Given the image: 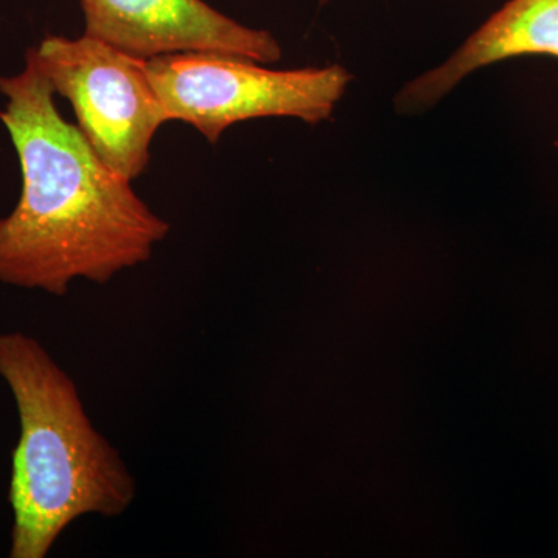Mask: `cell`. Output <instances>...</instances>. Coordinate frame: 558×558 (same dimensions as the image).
Masks as SVG:
<instances>
[{"label":"cell","instance_id":"5b68a950","mask_svg":"<svg viewBox=\"0 0 558 558\" xmlns=\"http://www.w3.org/2000/svg\"><path fill=\"white\" fill-rule=\"evenodd\" d=\"M86 32L132 57L150 60L213 51L274 64L282 51L271 33L245 27L204 0H80Z\"/></svg>","mask_w":558,"mask_h":558},{"label":"cell","instance_id":"52a82bcc","mask_svg":"<svg viewBox=\"0 0 558 558\" xmlns=\"http://www.w3.org/2000/svg\"><path fill=\"white\" fill-rule=\"evenodd\" d=\"M319 3L323 5V3H328V0H319Z\"/></svg>","mask_w":558,"mask_h":558},{"label":"cell","instance_id":"8992f818","mask_svg":"<svg viewBox=\"0 0 558 558\" xmlns=\"http://www.w3.org/2000/svg\"><path fill=\"white\" fill-rule=\"evenodd\" d=\"M520 57L558 60V0L506 2L442 65L407 83L396 95V110L425 112L470 73Z\"/></svg>","mask_w":558,"mask_h":558},{"label":"cell","instance_id":"277c9868","mask_svg":"<svg viewBox=\"0 0 558 558\" xmlns=\"http://www.w3.org/2000/svg\"><path fill=\"white\" fill-rule=\"evenodd\" d=\"M31 51L54 94L72 105L80 131L106 167L131 182L140 178L154 135L168 121L146 60L87 35H50Z\"/></svg>","mask_w":558,"mask_h":558},{"label":"cell","instance_id":"6da1fadb","mask_svg":"<svg viewBox=\"0 0 558 558\" xmlns=\"http://www.w3.org/2000/svg\"><path fill=\"white\" fill-rule=\"evenodd\" d=\"M0 94L22 171L20 201L0 218V282L62 296L76 279L106 284L149 260L170 223L62 119L31 50L21 73L0 75Z\"/></svg>","mask_w":558,"mask_h":558},{"label":"cell","instance_id":"3957f363","mask_svg":"<svg viewBox=\"0 0 558 558\" xmlns=\"http://www.w3.org/2000/svg\"><path fill=\"white\" fill-rule=\"evenodd\" d=\"M146 72L168 121H185L209 143L245 120L292 117L322 123L332 116L352 80L339 64L274 70L213 51L150 58Z\"/></svg>","mask_w":558,"mask_h":558},{"label":"cell","instance_id":"7a4b0ae2","mask_svg":"<svg viewBox=\"0 0 558 558\" xmlns=\"http://www.w3.org/2000/svg\"><path fill=\"white\" fill-rule=\"evenodd\" d=\"M0 379L20 417L11 465L10 558H44L86 515H123L137 484L87 416L72 377L21 330L0 333Z\"/></svg>","mask_w":558,"mask_h":558}]
</instances>
